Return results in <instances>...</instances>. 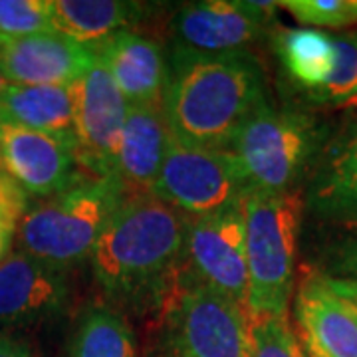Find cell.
Returning a JSON list of instances; mask_svg holds the SVG:
<instances>
[{"label":"cell","mask_w":357,"mask_h":357,"mask_svg":"<svg viewBox=\"0 0 357 357\" xmlns=\"http://www.w3.org/2000/svg\"><path fill=\"white\" fill-rule=\"evenodd\" d=\"M250 192L230 151L206 149L169 135L165 159L151 195L191 218L229 208Z\"/></svg>","instance_id":"7"},{"label":"cell","mask_w":357,"mask_h":357,"mask_svg":"<svg viewBox=\"0 0 357 357\" xmlns=\"http://www.w3.org/2000/svg\"><path fill=\"white\" fill-rule=\"evenodd\" d=\"M185 264L197 280L248 312V256L244 199L229 208L191 218Z\"/></svg>","instance_id":"8"},{"label":"cell","mask_w":357,"mask_h":357,"mask_svg":"<svg viewBox=\"0 0 357 357\" xmlns=\"http://www.w3.org/2000/svg\"><path fill=\"white\" fill-rule=\"evenodd\" d=\"M167 357H252L246 310L183 268L159 307Z\"/></svg>","instance_id":"6"},{"label":"cell","mask_w":357,"mask_h":357,"mask_svg":"<svg viewBox=\"0 0 357 357\" xmlns=\"http://www.w3.org/2000/svg\"><path fill=\"white\" fill-rule=\"evenodd\" d=\"M296 337L307 357H357V310L326 272L306 270L294 294Z\"/></svg>","instance_id":"11"},{"label":"cell","mask_w":357,"mask_h":357,"mask_svg":"<svg viewBox=\"0 0 357 357\" xmlns=\"http://www.w3.org/2000/svg\"><path fill=\"white\" fill-rule=\"evenodd\" d=\"M8 86H10V84H8V82L4 79V76L0 74V96H2L4 91H6V88H8Z\"/></svg>","instance_id":"30"},{"label":"cell","mask_w":357,"mask_h":357,"mask_svg":"<svg viewBox=\"0 0 357 357\" xmlns=\"http://www.w3.org/2000/svg\"><path fill=\"white\" fill-rule=\"evenodd\" d=\"M264 102L266 76L250 52L204 54L175 44L167 56L161 107L177 139L229 151L246 119Z\"/></svg>","instance_id":"2"},{"label":"cell","mask_w":357,"mask_h":357,"mask_svg":"<svg viewBox=\"0 0 357 357\" xmlns=\"http://www.w3.org/2000/svg\"><path fill=\"white\" fill-rule=\"evenodd\" d=\"M0 171H6V169H4V163H2V157H0Z\"/></svg>","instance_id":"31"},{"label":"cell","mask_w":357,"mask_h":357,"mask_svg":"<svg viewBox=\"0 0 357 357\" xmlns=\"http://www.w3.org/2000/svg\"><path fill=\"white\" fill-rule=\"evenodd\" d=\"M70 300L68 270L26 252L0 262V335L62 314Z\"/></svg>","instance_id":"12"},{"label":"cell","mask_w":357,"mask_h":357,"mask_svg":"<svg viewBox=\"0 0 357 357\" xmlns=\"http://www.w3.org/2000/svg\"><path fill=\"white\" fill-rule=\"evenodd\" d=\"M191 217L153 195H129L89 258L107 304L159 310L185 268Z\"/></svg>","instance_id":"1"},{"label":"cell","mask_w":357,"mask_h":357,"mask_svg":"<svg viewBox=\"0 0 357 357\" xmlns=\"http://www.w3.org/2000/svg\"><path fill=\"white\" fill-rule=\"evenodd\" d=\"M169 126L161 103L129 105L117 153V178L129 195H151L165 159Z\"/></svg>","instance_id":"16"},{"label":"cell","mask_w":357,"mask_h":357,"mask_svg":"<svg viewBox=\"0 0 357 357\" xmlns=\"http://www.w3.org/2000/svg\"><path fill=\"white\" fill-rule=\"evenodd\" d=\"M159 357H167V356H163V354H161V356H159Z\"/></svg>","instance_id":"32"},{"label":"cell","mask_w":357,"mask_h":357,"mask_svg":"<svg viewBox=\"0 0 357 357\" xmlns=\"http://www.w3.org/2000/svg\"><path fill=\"white\" fill-rule=\"evenodd\" d=\"M330 282H332V286L335 288V292L342 294L345 300H349L354 307L357 310V286L354 282L349 280H342V278H332V276H328Z\"/></svg>","instance_id":"29"},{"label":"cell","mask_w":357,"mask_h":357,"mask_svg":"<svg viewBox=\"0 0 357 357\" xmlns=\"http://www.w3.org/2000/svg\"><path fill=\"white\" fill-rule=\"evenodd\" d=\"M50 32L48 0H0V36L22 38Z\"/></svg>","instance_id":"25"},{"label":"cell","mask_w":357,"mask_h":357,"mask_svg":"<svg viewBox=\"0 0 357 357\" xmlns=\"http://www.w3.org/2000/svg\"><path fill=\"white\" fill-rule=\"evenodd\" d=\"M274 48L288 77L314 100L335 66L333 36L314 28H290L274 36Z\"/></svg>","instance_id":"20"},{"label":"cell","mask_w":357,"mask_h":357,"mask_svg":"<svg viewBox=\"0 0 357 357\" xmlns=\"http://www.w3.org/2000/svg\"><path fill=\"white\" fill-rule=\"evenodd\" d=\"M93 62L91 44H79L52 30L22 38L0 36V74L13 86L76 84Z\"/></svg>","instance_id":"14"},{"label":"cell","mask_w":357,"mask_h":357,"mask_svg":"<svg viewBox=\"0 0 357 357\" xmlns=\"http://www.w3.org/2000/svg\"><path fill=\"white\" fill-rule=\"evenodd\" d=\"M74 89L77 165L89 177H117V153L129 103L98 58Z\"/></svg>","instance_id":"9"},{"label":"cell","mask_w":357,"mask_h":357,"mask_svg":"<svg viewBox=\"0 0 357 357\" xmlns=\"http://www.w3.org/2000/svg\"><path fill=\"white\" fill-rule=\"evenodd\" d=\"M328 268L332 278L357 286V222H344V229L328 248Z\"/></svg>","instance_id":"26"},{"label":"cell","mask_w":357,"mask_h":357,"mask_svg":"<svg viewBox=\"0 0 357 357\" xmlns=\"http://www.w3.org/2000/svg\"><path fill=\"white\" fill-rule=\"evenodd\" d=\"M324 129L312 115L264 102L230 145L250 191L290 192L318 153Z\"/></svg>","instance_id":"5"},{"label":"cell","mask_w":357,"mask_h":357,"mask_svg":"<svg viewBox=\"0 0 357 357\" xmlns=\"http://www.w3.org/2000/svg\"><path fill=\"white\" fill-rule=\"evenodd\" d=\"M0 119L48 133L76 151V89L68 86H8L0 96Z\"/></svg>","instance_id":"17"},{"label":"cell","mask_w":357,"mask_h":357,"mask_svg":"<svg viewBox=\"0 0 357 357\" xmlns=\"http://www.w3.org/2000/svg\"><path fill=\"white\" fill-rule=\"evenodd\" d=\"M335 66L328 84L314 96L324 105H349L357 102V34L335 36Z\"/></svg>","instance_id":"23"},{"label":"cell","mask_w":357,"mask_h":357,"mask_svg":"<svg viewBox=\"0 0 357 357\" xmlns=\"http://www.w3.org/2000/svg\"><path fill=\"white\" fill-rule=\"evenodd\" d=\"M302 211V199L294 191H250L244 197L248 314L288 316Z\"/></svg>","instance_id":"4"},{"label":"cell","mask_w":357,"mask_h":357,"mask_svg":"<svg viewBox=\"0 0 357 357\" xmlns=\"http://www.w3.org/2000/svg\"><path fill=\"white\" fill-rule=\"evenodd\" d=\"M310 206L324 217L357 222V129L337 141L319 163Z\"/></svg>","instance_id":"19"},{"label":"cell","mask_w":357,"mask_h":357,"mask_svg":"<svg viewBox=\"0 0 357 357\" xmlns=\"http://www.w3.org/2000/svg\"><path fill=\"white\" fill-rule=\"evenodd\" d=\"M280 8L314 30L357 24V0H284Z\"/></svg>","instance_id":"24"},{"label":"cell","mask_w":357,"mask_h":357,"mask_svg":"<svg viewBox=\"0 0 357 357\" xmlns=\"http://www.w3.org/2000/svg\"><path fill=\"white\" fill-rule=\"evenodd\" d=\"M0 157L6 173L36 197H54L84 177L72 145L4 119H0Z\"/></svg>","instance_id":"13"},{"label":"cell","mask_w":357,"mask_h":357,"mask_svg":"<svg viewBox=\"0 0 357 357\" xmlns=\"http://www.w3.org/2000/svg\"><path fill=\"white\" fill-rule=\"evenodd\" d=\"M48 13L52 32L89 46L129 30L143 8L117 0H48Z\"/></svg>","instance_id":"18"},{"label":"cell","mask_w":357,"mask_h":357,"mask_svg":"<svg viewBox=\"0 0 357 357\" xmlns=\"http://www.w3.org/2000/svg\"><path fill=\"white\" fill-rule=\"evenodd\" d=\"M0 357H36L32 349L10 335H0Z\"/></svg>","instance_id":"28"},{"label":"cell","mask_w":357,"mask_h":357,"mask_svg":"<svg viewBox=\"0 0 357 357\" xmlns=\"http://www.w3.org/2000/svg\"><path fill=\"white\" fill-rule=\"evenodd\" d=\"M16 229H18V220H14L8 213H4L0 208V262L8 256V250L13 246Z\"/></svg>","instance_id":"27"},{"label":"cell","mask_w":357,"mask_h":357,"mask_svg":"<svg viewBox=\"0 0 357 357\" xmlns=\"http://www.w3.org/2000/svg\"><path fill=\"white\" fill-rule=\"evenodd\" d=\"M68 357H137L133 328L123 312L109 304H91L77 316Z\"/></svg>","instance_id":"21"},{"label":"cell","mask_w":357,"mask_h":357,"mask_svg":"<svg viewBox=\"0 0 357 357\" xmlns=\"http://www.w3.org/2000/svg\"><path fill=\"white\" fill-rule=\"evenodd\" d=\"M91 48L129 105L161 103L167 58L159 42L133 30H121L91 44Z\"/></svg>","instance_id":"15"},{"label":"cell","mask_w":357,"mask_h":357,"mask_svg":"<svg viewBox=\"0 0 357 357\" xmlns=\"http://www.w3.org/2000/svg\"><path fill=\"white\" fill-rule=\"evenodd\" d=\"M126 197L117 177L84 175L26 211L16 229L22 252L62 270L86 262Z\"/></svg>","instance_id":"3"},{"label":"cell","mask_w":357,"mask_h":357,"mask_svg":"<svg viewBox=\"0 0 357 357\" xmlns=\"http://www.w3.org/2000/svg\"><path fill=\"white\" fill-rule=\"evenodd\" d=\"M250 356L252 357H307L290 328L288 316L248 314Z\"/></svg>","instance_id":"22"},{"label":"cell","mask_w":357,"mask_h":357,"mask_svg":"<svg viewBox=\"0 0 357 357\" xmlns=\"http://www.w3.org/2000/svg\"><path fill=\"white\" fill-rule=\"evenodd\" d=\"M280 2L208 0L183 6L173 20L178 46L204 54L244 52L266 28Z\"/></svg>","instance_id":"10"}]
</instances>
